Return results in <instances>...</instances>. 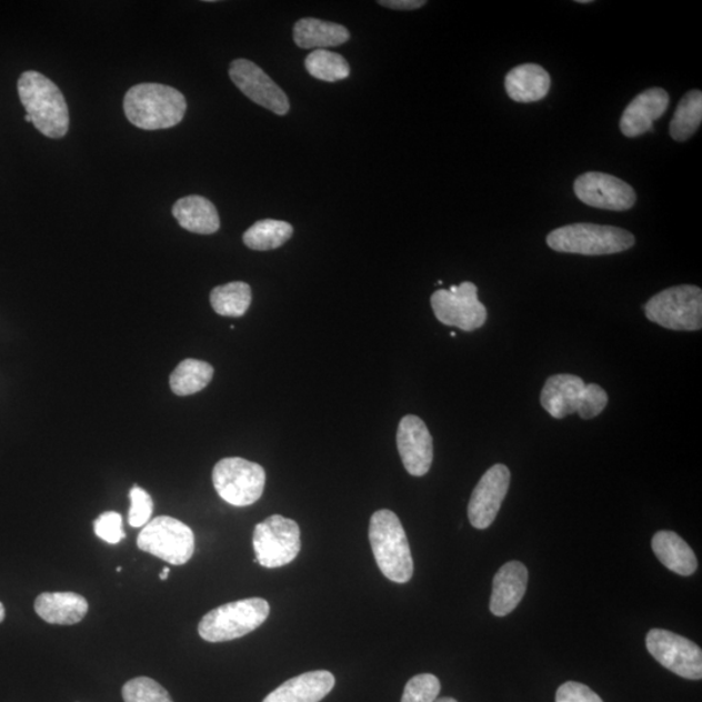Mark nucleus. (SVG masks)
<instances>
[{"label": "nucleus", "instance_id": "1", "mask_svg": "<svg viewBox=\"0 0 702 702\" xmlns=\"http://www.w3.org/2000/svg\"><path fill=\"white\" fill-rule=\"evenodd\" d=\"M18 91L37 131L53 140L68 133L70 111L56 83L40 72L27 71L20 76Z\"/></svg>", "mask_w": 702, "mask_h": 702}, {"label": "nucleus", "instance_id": "2", "mask_svg": "<svg viewBox=\"0 0 702 702\" xmlns=\"http://www.w3.org/2000/svg\"><path fill=\"white\" fill-rule=\"evenodd\" d=\"M126 117L143 131H158L181 123L187 112V99L174 88L162 83H140L128 90Z\"/></svg>", "mask_w": 702, "mask_h": 702}, {"label": "nucleus", "instance_id": "3", "mask_svg": "<svg viewBox=\"0 0 702 702\" xmlns=\"http://www.w3.org/2000/svg\"><path fill=\"white\" fill-rule=\"evenodd\" d=\"M370 543L384 576L404 584L414 575V561L402 523L393 511L379 510L371 517Z\"/></svg>", "mask_w": 702, "mask_h": 702}, {"label": "nucleus", "instance_id": "4", "mask_svg": "<svg viewBox=\"0 0 702 702\" xmlns=\"http://www.w3.org/2000/svg\"><path fill=\"white\" fill-rule=\"evenodd\" d=\"M546 242L559 253L609 255L631 249L635 245V235L612 225L579 223L554 229Z\"/></svg>", "mask_w": 702, "mask_h": 702}, {"label": "nucleus", "instance_id": "5", "mask_svg": "<svg viewBox=\"0 0 702 702\" xmlns=\"http://www.w3.org/2000/svg\"><path fill=\"white\" fill-rule=\"evenodd\" d=\"M270 604L263 599H247L221 605L202 618L198 632L209 643H223L255 631L270 616Z\"/></svg>", "mask_w": 702, "mask_h": 702}, {"label": "nucleus", "instance_id": "6", "mask_svg": "<svg viewBox=\"0 0 702 702\" xmlns=\"http://www.w3.org/2000/svg\"><path fill=\"white\" fill-rule=\"evenodd\" d=\"M651 322L671 331H700L702 327V290L679 285L662 290L644 307Z\"/></svg>", "mask_w": 702, "mask_h": 702}, {"label": "nucleus", "instance_id": "7", "mask_svg": "<svg viewBox=\"0 0 702 702\" xmlns=\"http://www.w3.org/2000/svg\"><path fill=\"white\" fill-rule=\"evenodd\" d=\"M213 487L229 505H253L262 498L265 471L261 464L232 457L219 461L212 471Z\"/></svg>", "mask_w": 702, "mask_h": 702}, {"label": "nucleus", "instance_id": "8", "mask_svg": "<svg viewBox=\"0 0 702 702\" xmlns=\"http://www.w3.org/2000/svg\"><path fill=\"white\" fill-rule=\"evenodd\" d=\"M142 552L174 566H181L192 559L195 549L194 532L189 525L172 517H157L143 526L137 539Z\"/></svg>", "mask_w": 702, "mask_h": 702}, {"label": "nucleus", "instance_id": "9", "mask_svg": "<svg viewBox=\"0 0 702 702\" xmlns=\"http://www.w3.org/2000/svg\"><path fill=\"white\" fill-rule=\"evenodd\" d=\"M253 545L255 562L267 569L292 563L301 551V530L293 519L272 515L257 524Z\"/></svg>", "mask_w": 702, "mask_h": 702}, {"label": "nucleus", "instance_id": "10", "mask_svg": "<svg viewBox=\"0 0 702 702\" xmlns=\"http://www.w3.org/2000/svg\"><path fill=\"white\" fill-rule=\"evenodd\" d=\"M431 304L439 322L464 332L479 330L487 322V309L478 299L477 285L470 281L462 282L460 287L437 290L431 297Z\"/></svg>", "mask_w": 702, "mask_h": 702}, {"label": "nucleus", "instance_id": "11", "mask_svg": "<svg viewBox=\"0 0 702 702\" xmlns=\"http://www.w3.org/2000/svg\"><path fill=\"white\" fill-rule=\"evenodd\" d=\"M645 643L652 658L671 673L691 681L702 678V651L693 641L668 630L654 629L648 632Z\"/></svg>", "mask_w": 702, "mask_h": 702}, {"label": "nucleus", "instance_id": "12", "mask_svg": "<svg viewBox=\"0 0 702 702\" xmlns=\"http://www.w3.org/2000/svg\"><path fill=\"white\" fill-rule=\"evenodd\" d=\"M229 78L254 103L280 117L289 112L290 103L284 90L261 67L250 60H233L229 67Z\"/></svg>", "mask_w": 702, "mask_h": 702}, {"label": "nucleus", "instance_id": "13", "mask_svg": "<svg viewBox=\"0 0 702 702\" xmlns=\"http://www.w3.org/2000/svg\"><path fill=\"white\" fill-rule=\"evenodd\" d=\"M574 192L580 201L601 210L628 211L636 203L635 190L628 182L602 172L579 176Z\"/></svg>", "mask_w": 702, "mask_h": 702}, {"label": "nucleus", "instance_id": "14", "mask_svg": "<svg viewBox=\"0 0 702 702\" xmlns=\"http://www.w3.org/2000/svg\"><path fill=\"white\" fill-rule=\"evenodd\" d=\"M510 470L505 464H494L488 470L471 494L469 502L470 523L485 530L498 517L510 487Z\"/></svg>", "mask_w": 702, "mask_h": 702}, {"label": "nucleus", "instance_id": "15", "mask_svg": "<svg viewBox=\"0 0 702 702\" xmlns=\"http://www.w3.org/2000/svg\"><path fill=\"white\" fill-rule=\"evenodd\" d=\"M397 448L404 469L413 477H424L433 462V440L421 418H402L397 431Z\"/></svg>", "mask_w": 702, "mask_h": 702}, {"label": "nucleus", "instance_id": "16", "mask_svg": "<svg viewBox=\"0 0 702 702\" xmlns=\"http://www.w3.org/2000/svg\"><path fill=\"white\" fill-rule=\"evenodd\" d=\"M666 90L652 88L640 93L624 110L621 131L629 139L653 131L655 120L663 117L669 107Z\"/></svg>", "mask_w": 702, "mask_h": 702}, {"label": "nucleus", "instance_id": "17", "mask_svg": "<svg viewBox=\"0 0 702 702\" xmlns=\"http://www.w3.org/2000/svg\"><path fill=\"white\" fill-rule=\"evenodd\" d=\"M585 385L582 378L570 373L551 377L541 391V407L555 419L575 414L582 402Z\"/></svg>", "mask_w": 702, "mask_h": 702}, {"label": "nucleus", "instance_id": "18", "mask_svg": "<svg viewBox=\"0 0 702 702\" xmlns=\"http://www.w3.org/2000/svg\"><path fill=\"white\" fill-rule=\"evenodd\" d=\"M529 584V570L523 563L511 561L499 570L493 579L491 612L495 616H505L522 601Z\"/></svg>", "mask_w": 702, "mask_h": 702}, {"label": "nucleus", "instance_id": "19", "mask_svg": "<svg viewBox=\"0 0 702 702\" xmlns=\"http://www.w3.org/2000/svg\"><path fill=\"white\" fill-rule=\"evenodd\" d=\"M335 679L330 671H310L289 679L263 702H320L333 690Z\"/></svg>", "mask_w": 702, "mask_h": 702}, {"label": "nucleus", "instance_id": "20", "mask_svg": "<svg viewBox=\"0 0 702 702\" xmlns=\"http://www.w3.org/2000/svg\"><path fill=\"white\" fill-rule=\"evenodd\" d=\"M36 613L50 624L72 625L89 612L86 598L74 592H44L34 602Z\"/></svg>", "mask_w": 702, "mask_h": 702}, {"label": "nucleus", "instance_id": "21", "mask_svg": "<svg viewBox=\"0 0 702 702\" xmlns=\"http://www.w3.org/2000/svg\"><path fill=\"white\" fill-rule=\"evenodd\" d=\"M551 76L538 64L513 68L505 79L508 96L519 103H532L544 99L551 89Z\"/></svg>", "mask_w": 702, "mask_h": 702}, {"label": "nucleus", "instance_id": "22", "mask_svg": "<svg viewBox=\"0 0 702 702\" xmlns=\"http://www.w3.org/2000/svg\"><path fill=\"white\" fill-rule=\"evenodd\" d=\"M172 213L180 227L197 234H212L219 231V213L208 198L188 195L174 203Z\"/></svg>", "mask_w": 702, "mask_h": 702}, {"label": "nucleus", "instance_id": "23", "mask_svg": "<svg viewBox=\"0 0 702 702\" xmlns=\"http://www.w3.org/2000/svg\"><path fill=\"white\" fill-rule=\"evenodd\" d=\"M652 549L663 566L678 575L690 576L698 570L696 554L675 532L660 531L655 533Z\"/></svg>", "mask_w": 702, "mask_h": 702}, {"label": "nucleus", "instance_id": "24", "mask_svg": "<svg viewBox=\"0 0 702 702\" xmlns=\"http://www.w3.org/2000/svg\"><path fill=\"white\" fill-rule=\"evenodd\" d=\"M294 42L304 50L334 48L350 40L349 30L334 22L314 18L301 19L293 28Z\"/></svg>", "mask_w": 702, "mask_h": 702}, {"label": "nucleus", "instance_id": "25", "mask_svg": "<svg viewBox=\"0 0 702 702\" xmlns=\"http://www.w3.org/2000/svg\"><path fill=\"white\" fill-rule=\"evenodd\" d=\"M292 235L293 227L287 221L265 219L248 229L243 242L251 250L269 251L284 245Z\"/></svg>", "mask_w": 702, "mask_h": 702}, {"label": "nucleus", "instance_id": "26", "mask_svg": "<svg viewBox=\"0 0 702 702\" xmlns=\"http://www.w3.org/2000/svg\"><path fill=\"white\" fill-rule=\"evenodd\" d=\"M213 311L221 317L240 318L251 304V288L247 282L234 281L217 287L210 294Z\"/></svg>", "mask_w": 702, "mask_h": 702}, {"label": "nucleus", "instance_id": "27", "mask_svg": "<svg viewBox=\"0 0 702 702\" xmlns=\"http://www.w3.org/2000/svg\"><path fill=\"white\" fill-rule=\"evenodd\" d=\"M212 377L213 368L210 363L185 360L171 373L170 385L174 394H195L210 384Z\"/></svg>", "mask_w": 702, "mask_h": 702}, {"label": "nucleus", "instance_id": "28", "mask_svg": "<svg viewBox=\"0 0 702 702\" xmlns=\"http://www.w3.org/2000/svg\"><path fill=\"white\" fill-rule=\"evenodd\" d=\"M701 121L702 93L700 90H692L679 102L670 123V134L678 142L690 140L698 132Z\"/></svg>", "mask_w": 702, "mask_h": 702}, {"label": "nucleus", "instance_id": "29", "mask_svg": "<svg viewBox=\"0 0 702 702\" xmlns=\"http://www.w3.org/2000/svg\"><path fill=\"white\" fill-rule=\"evenodd\" d=\"M304 67L312 78L320 81H341L348 79L350 74V67L345 58L325 49L312 51L304 60Z\"/></svg>", "mask_w": 702, "mask_h": 702}, {"label": "nucleus", "instance_id": "30", "mask_svg": "<svg viewBox=\"0 0 702 702\" xmlns=\"http://www.w3.org/2000/svg\"><path fill=\"white\" fill-rule=\"evenodd\" d=\"M123 699L126 702H173L164 686L147 676L127 682L123 686Z\"/></svg>", "mask_w": 702, "mask_h": 702}, {"label": "nucleus", "instance_id": "31", "mask_svg": "<svg viewBox=\"0 0 702 702\" xmlns=\"http://www.w3.org/2000/svg\"><path fill=\"white\" fill-rule=\"evenodd\" d=\"M441 684L438 676L421 674L411 678L402 694L401 702H434L438 700Z\"/></svg>", "mask_w": 702, "mask_h": 702}, {"label": "nucleus", "instance_id": "32", "mask_svg": "<svg viewBox=\"0 0 702 702\" xmlns=\"http://www.w3.org/2000/svg\"><path fill=\"white\" fill-rule=\"evenodd\" d=\"M131 510H129V524L134 529H141L150 522L152 513H154V502L151 495L142 490L141 487L134 485L131 493Z\"/></svg>", "mask_w": 702, "mask_h": 702}, {"label": "nucleus", "instance_id": "33", "mask_svg": "<svg viewBox=\"0 0 702 702\" xmlns=\"http://www.w3.org/2000/svg\"><path fill=\"white\" fill-rule=\"evenodd\" d=\"M94 532L96 535L106 541V543L119 544L121 540L126 539L123 517L117 513V511H107V513L96 519Z\"/></svg>", "mask_w": 702, "mask_h": 702}, {"label": "nucleus", "instance_id": "34", "mask_svg": "<svg viewBox=\"0 0 702 702\" xmlns=\"http://www.w3.org/2000/svg\"><path fill=\"white\" fill-rule=\"evenodd\" d=\"M606 404L608 394L604 389L598 384H586L576 414L589 421V419L599 417L606 408Z\"/></svg>", "mask_w": 702, "mask_h": 702}, {"label": "nucleus", "instance_id": "35", "mask_svg": "<svg viewBox=\"0 0 702 702\" xmlns=\"http://www.w3.org/2000/svg\"><path fill=\"white\" fill-rule=\"evenodd\" d=\"M555 702H604L590 686L578 682H568L560 686Z\"/></svg>", "mask_w": 702, "mask_h": 702}, {"label": "nucleus", "instance_id": "36", "mask_svg": "<svg viewBox=\"0 0 702 702\" xmlns=\"http://www.w3.org/2000/svg\"><path fill=\"white\" fill-rule=\"evenodd\" d=\"M379 4L392 10L413 11L422 9L425 2L424 0H380Z\"/></svg>", "mask_w": 702, "mask_h": 702}, {"label": "nucleus", "instance_id": "37", "mask_svg": "<svg viewBox=\"0 0 702 702\" xmlns=\"http://www.w3.org/2000/svg\"><path fill=\"white\" fill-rule=\"evenodd\" d=\"M170 572H171L170 568H164L163 571L160 572L159 578L162 580H167L168 575H170Z\"/></svg>", "mask_w": 702, "mask_h": 702}, {"label": "nucleus", "instance_id": "38", "mask_svg": "<svg viewBox=\"0 0 702 702\" xmlns=\"http://www.w3.org/2000/svg\"><path fill=\"white\" fill-rule=\"evenodd\" d=\"M6 618V609L2 604V602H0V623H2L4 621Z\"/></svg>", "mask_w": 702, "mask_h": 702}, {"label": "nucleus", "instance_id": "39", "mask_svg": "<svg viewBox=\"0 0 702 702\" xmlns=\"http://www.w3.org/2000/svg\"><path fill=\"white\" fill-rule=\"evenodd\" d=\"M434 702H458V701L453 698H442V699H438Z\"/></svg>", "mask_w": 702, "mask_h": 702}, {"label": "nucleus", "instance_id": "40", "mask_svg": "<svg viewBox=\"0 0 702 702\" xmlns=\"http://www.w3.org/2000/svg\"><path fill=\"white\" fill-rule=\"evenodd\" d=\"M578 3H580V4H590L592 2H591V0H579Z\"/></svg>", "mask_w": 702, "mask_h": 702}, {"label": "nucleus", "instance_id": "41", "mask_svg": "<svg viewBox=\"0 0 702 702\" xmlns=\"http://www.w3.org/2000/svg\"><path fill=\"white\" fill-rule=\"evenodd\" d=\"M26 121H27V123H32V118H30L29 114H27Z\"/></svg>", "mask_w": 702, "mask_h": 702}, {"label": "nucleus", "instance_id": "42", "mask_svg": "<svg viewBox=\"0 0 702 702\" xmlns=\"http://www.w3.org/2000/svg\"><path fill=\"white\" fill-rule=\"evenodd\" d=\"M117 571H118V572H121V571H123V569H121V568H118V569H117Z\"/></svg>", "mask_w": 702, "mask_h": 702}]
</instances>
